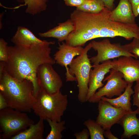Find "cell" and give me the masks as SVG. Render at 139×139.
<instances>
[{"instance_id":"7402d4cb","label":"cell","mask_w":139,"mask_h":139,"mask_svg":"<svg viewBox=\"0 0 139 139\" xmlns=\"http://www.w3.org/2000/svg\"><path fill=\"white\" fill-rule=\"evenodd\" d=\"M105 7L101 0H85L82 4L76 9L86 13H97L102 11Z\"/></svg>"},{"instance_id":"d4e9b609","label":"cell","mask_w":139,"mask_h":139,"mask_svg":"<svg viewBox=\"0 0 139 139\" xmlns=\"http://www.w3.org/2000/svg\"><path fill=\"white\" fill-rule=\"evenodd\" d=\"M123 46L129 52L139 58V38H134L131 42Z\"/></svg>"},{"instance_id":"4dcf8cb0","label":"cell","mask_w":139,"mask_h":139,"mask_svg":"<svg viewBox=\"0 0 139 139\" xmlns=\"http://www.w3.org/2000/svg\"><path fill=\"white\" fill-rule=\"evenodd\" d=\"M104 3L105 6L109 10H112L114 7V0H101Z\"/></svg>"},{"instance_id":"f546056e","label":"cell","mask_w":139,"mask_h":139,"mask_svg":"<svg viewBox=\"0 0 139 139\" xmlns=\"http://www.w3.org/2000/svg\"><path fill=\"white\" fill-rule=\"evenodd\" d=\"M8 107L6 100L3 94L0 92V110Z\"/></svg>"},{"instance_id":"9a60e30c","label":"cell","mask_w":139,"mask_h":139,"mask_svg":"<svg viewBox=\"0 0 139 139\" xmlns=\"http://www.w3.org/2000/svg\"><path fill=\"white\" fill-rule=\"evenodd\" d=\"M139 114V108L134 111L128 112L120 120L118 124L123 127L124 132L121 138L130 139L134 135L139 138V117L136 116Z\"/></svg>"},{"instance_id":"ffe728a7","label":"cell","mask_w":139,"mask_h":139,"mask_svg":"<svg viewBox=\"0 0 139 139\" xmlns=\"http://www.w3.org/2000/svg\"><path fill=\"white\" fill-rule=\"evenodd\" d=\"M44 120L40 118L38 122L31 125L28 129L13 136L11 139H43Z\"/></svg>"},{"instance_id":"2e32d148","label":"cell","mask_w":139,"mask_h":139,"mask_svg":"<svg viewBox=\"0 0 139 139\" xmlns=\"http://www.w3.org/2000/svg\"><path fill=\"white\" fill-rule=\"evenodd\" d=\"M129 0H120L117 7L111 11L109 19L111 20L129 24L135 23V18Z\"/></svg>"},{"instance_id":"4fadbf2b","label":"cell","mask_w":139,"mask_h":139,"mask_svg":"<svg viewBox=\"0 0 139 139\" xmlns=\"http://www.w3.org/2000/svg\"><path fill=\"white\" fill-rule=\"evenodd\" d=\"M131 56H122L113 59V67L123 74L127 83L139 80V60Z\"/></svg>"},{"instance_id":"d6a6232c","label":"cell","mask_w":139,"mask_h":139,"mask_svg":"<svg viewBox=\"0 0 139 139\" xmlns=\"http://www.w3.org/2000/svg\"><path fill=\"white\" fill-rule=\"evenodd\" d=\"M104 136L105 137L108 139H119L112 133L110 130L105 131L104 133Z\"/></svg>"},{"instance_id":"484cf974","label":"cell","mask_w":139,"mask_h":139,"mask_svg":"<svg viewBox=\"0 0 139 139\" xmlns=\"http://www.w3.org/2000/svg\"><path fill=\"white\" fill-rule=\"evenodd\" d=\"M7 42L3 38L0 39V61L7 62L8 59Z\"/></svg>"},{"instance_id":"8992f818","label":"cell","mask_w":139,"mask_h":139,"mask_svg":"<svg viewBox=\"0 0 139 139\" xmlns=\"http://www.w3.org/2000/svg\"><path fill=\"white\" fill-rule=\"evenodd\" d=\"M22 112L9 107L0 110V139L11 138L34 123Z\"/></svg>"},{"instance_id":"4316f807","label":"cell","mask_w":139,"mask_h":139,"mask_svg":"<svg viewBox=\"0 0 139 139\" xmlns=\"http://www.w3.org/2000/svg\"><path fill=\"white\" fill-rule=\"evenodd\" d=\"M76 139H88L90 134L88 129L84 128L81 131L77 132L74 134Z\"/></svg>"},{"instance_id":"ba28073f","label":"cell","mask_w":139,"mask_h":139,"mask_svg":"<svg viewBox=\"0 0 139 139\" xmlns=\"http://www.w3.org/2000/svg\"><path fill=\"white\" fill-rule=\"evenodd\" d=\"M92 48L97 52V54L90 58L93 65L122 56L137 57L126 50L119 43H111L109 40L105 38L99 41H92L91 42Z\"/></svg>"},{"instance_id":"9c48e42d","label":"cell","mask_w":139,"mask_h":139,"mask_svg":"<svg viewBox=\"0 0 139 139\" xmlns=\"http://www.w3.org/2000/svg\"><path fill=\"white\" fill-rule=\"evenodd\" d=\"M52 65L44 64L38 67L37 78L39 91L49 94L60 91L63 85L62 80L54 69Z\"/></svg>"},{"instance_id":"e0dca14e","label":"cell","mask_w":139,"mask_h":139,"mask_svg":"<svg viewBox=\"0 0 139 139\" xmlns=\"http://www.w3.org/2000/svg\"><path fill=\"white\" fill-rule=\"evenodd\" d=\"M11 41L14 45L25 47L35 44L43 45L51 41L40 39L28 29L21 26L18 27L15 33L11 39Z\"/></svg>"},{"instance_id":"277c9868","label":"cell","mask_w":139,"mask_h":139,"mask_svg":"<svg viewBox=\"0 0 139 139\" xmlns=\"http://www.w3.org/2000/svg\"><path fill=\"white\" fill-rule=\"evenodd\" d=\"M32 109L39 118L59 121L66 110L68 96L59 91L52 94L39 91Z\"/></svg>"},{"instance_id":"5bb4252c","label":"cell","mask_w":139,"mask_h":139,"mask_svg":"<svg viewBox=\"0 0 139 139\" xmlns=\"http://www.w3.org/2000/svg\"><path fill=\"white\" fill-rule=\"evenodd\" d=\"M93 69L90 72L88 84L89 90L86 101L89 99L96 92L102 87L104 84L102 81L105 75L113 68L112 61L109 60L96 65H93Z\"/></svg>"},{"instance_id":"52a82bcc","label":"cell","mask_w":139,"mask_h":139,"mask_svg":"<svg viewBox=\"0 0 139 139\" xmlns=\"http://www.w3.org/2000/svg\"><path fill=\"white\" fill-rule=\"evenodd\" d=\"M109 72L103 81H107L106 84L99 89L88 101L98 103L103 97L111 98L114 96H119L124 91L128 83L124 79L122 73L114 68H111Z\"/></svg>"},{"instance_id":"603a6c76","label":"cell","mask_w":139,"mask_h":139,"mask_svg":"<svg viewBox=\"0 0 139 139\" xmlns=\"http://www.w3.org/2000/svg\"><path fill=\"white\" fill-rule=\"evenodd\" d=\"M51 128V130L46 139H61L63 137L62 132L66 129L64 120L59 121L49 119L46 120Z\"/></svg>"},{"instance_id":"83f0119b","label":"cell","mask_w":139,"mask_h":139,"mask_svg":"<svg viewBox=\"0 0 139 139\" xmlns=\"http://www.w3.org/2000/svg\"><path fill=\"white\" fill-rule=\"evenodd\" d=\"M65 4L67 6L75 7L76 8L80 6L85 0H63Z\"/></svg>"},{"instance_id":"e575fe53","label":"cell","mask_w":139,"mask_h":139,"mask_svg":"<svg viewBox=\"0 0 139 139\" xmlns=\"http://www.w3.org/2000/svg\"><path fill=\"white\" fill-rule=\"evenodd\" d=\"M136 82V84L134 86V91L135 92L139 91V80Z\"/></svg>"},{"instance_id":"f1b7e54d","label":"cell","mask_w":139,"mask_h":139,"mask_svg":"<svg viewBox=\"0 0 139 139\" xmlns=\"http://www.w3.org/2000/svg\"><path fill=\"white\" fill-rule=\"evenodd\" d=\"M132 6L133 13L136 17L138 15L137 11V7L139 4V0H129Z\"/></svg>"},{"instance_id":"7c38bea8","label":"cell","mask_w":139,"mask_h":139,"mask_svg":"<svg viewBox=\"0 0 139 139\" xmlns=\"http://www.w3.org/2000/svg\"><path fill=\"white\" fill-rule=\"evenodd\" d=\"M58 45L57 47L58 50L54 55L55 63L65 67L66 82L76 81L75 77L69 73V66L75 56L81 54L84 48L81 46L72 47L63 42H62V44L59 42Z\"/></svg>"},{"instance_id":"836d02e7","label":"cell","mask_w":139,"mask_h":139,"mask_svg":"<svg viewBox=\"0 0 139 139\" xmlns=\"http://www.w3.org/2000/svg\"><path fill=\"white\" fill-rule=\"evenodd\" d=\"M5 62L0 61V78L2 76L3 71L4 69Z\"/></svg>"},{"instance_id":"44dd1931","label":"cell","mask_w":139,"mask_h":139,"mask_svg":"<svg viewBox=\"0 0 139 139\" xmlns=\"http://www.w3.org/2000/svg\"><path fill=\"white\" fill-rule=\"evenodd\" d=\"M20 3H24L22 6H25L26 13L34 15L46 10L48 0H16Z\"/></svg>"},{"instance_id":"8fae6325","label":"cell","mask_w":139,"mask_h":139,"mask_svg":"<svg viewBox=\"0 0 139 139\" xmlns=\"http://www.w3.org/2000/svg\"><path fill=\"white\" fill-rule=\"evenodd\" d=\"M98 103V114L96 121L105 131L110 130L114 125L118 124L122 118L129 112L102 100Z\"/></svg>"},{"instance_id":"6da1fadb","label":"cell","mask_w":139,"mask_h":139,"mask_svg":"<svg viewBox=\"0 0 139 139\" xmlns=\"http://www.w3.org/2000/svg\"><path fill=\"white\" fill-rule=\"evenodd\" d=\"M51 41L43 45L34 44L28 46L14 45L8 46V59L5 62L4 69L10 75L19 80L31 81L33 86V94L36 98L39 91L37 72L41 64H54L55 61L50 55Z\"/></svg>"},{"instance_id":"7a4b0ae2","label":"cell","mask_w":139,"mask_h":139,"mask_svg":"<svg viewBox=\"0 0 139 139\" xmlns=\"http://www.w3.org/2000/svg\"><path fill=\"white\" fill-rule=\"evenodd\" d=\"M111 11L106 7L97 13L74 10L71 14L70 19L75 28L65 40L66 44L72 47H83L87 41L99 38L101 29L109 19Z\"/></svg>"},{"instance_id":"d6986e66","label":"cell","mask_w":139,"mask_h":139,"mask_svg":"<svg viewBox=\"0 0 139 139\" xmlns=\"http://www.w3.org/2000/svg\"><path fill=\"white\" fill-rule=\"evenodd\" d=\"M133 84V83H128L124 91L118 97L111 99L103 96L101 100L107 102L115 107L121 108L128 112L131 111L133 110L131 108V96L135 93L132 88Z\"/></svg>"},{"instance_id":"3957f363","label":"cell","mask_w":139,"mask_h":139,"mask_svg":"<svg viewBox=\"0 0 139 139\" xmlns=\"http://www.w3.org/2000/svg\"><path fill=\"white\" fill-rule=\"evenodd\" d=\"M0 90L8 107L23 112H31L36 99L33 94V86L31 81L14 78L4 69L0 78Z\"/></svg>"},{"instance_id":"d590c367","label":"cell","mask_w":139,"mask_h":139,"mask_svg":"<svg viewBox=\"0 0 139 139\" xmlns=\"http://www.w3.org/2000/svg\"><path fill=\"white\" fill-rule=\"evenodd\" d=\"M137 14H138V15L139 14V4L137 7Z\"/></svg>"},{"instance_id":"1f68e13d","label":"cell","mask_w":139,"mask_h":139,"mask_svg":"<svg viewBox=\"0 0 139 139\" xmlns=\"http://www.w3.org/2000/svg\"><path fill=\"white\" fill-rule=\"evenodd\" d=\"M133 105L139 108V91L135 92L133 94Z\"/></svg>"},{"instance_id":"cb8c5ba5","label":"cell","mask_w":139,"mask_h":139,"mask_svg":"<svg viewBox=\"0 0 139 139\" xmlns=\"http://www.w3.org/2000/svg\"><path fill=\"white\" fill-rule=\"evenodd\" d=\"M83 124L87 127L91 139H104L105 130L96 121L89 119L85 121Z\"/></svg>"},{"instance_id":"30bf717a","label":"cell","mask_w":139,"mask_h":139,"mask_svg":"<svg viewBox=\"0 0 139 139\" xmlns=\"http://www.w3.org/2000/svg\"><path fill=\"white\" fill-rule=\"evenodd\" d=\"M120 36L127 40L134 38H139V26L136 23H126L110 20L105 23L99 38H113Z\"/></svg>"},{"instance_id":"ac0fdd59","label":"cell","mask_w":139,"mask_h":139,"mask_svg":"<svg viewBox=\"0 0 139 139\" xmlns=\"http://www.w3.org/2000/svg\"><path fill=\"white\" fill-rule=\"evenodd\" d=\"M57 24V26L46 32L39 33L38 35L41 37L55 38L59 42L65 41L69 35L74 29L73 23L70 19Z\"/></svg>"},{"instance_id":"5b68a950","label":"cell","mask_w":139,"mask_h":139,"mask_svg":"<svg viewBox=\"0 0 139 139\" xmlns=\"http://www.w3.org/2000/svg\"><path fill=\"white\" fill-rule=\"evenodd\" d=\"M92 48L91 42L84 48L80 55L73 59L69 66L70 73L76 79L78 88L77 98L79 101L82 103L86 101L90 73L93 67L88 55Z\"/></svg>"}]
</instances>
